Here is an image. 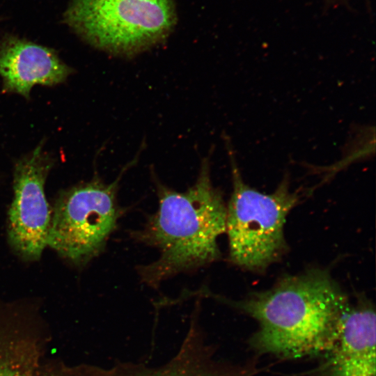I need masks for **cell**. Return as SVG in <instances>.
<instances>
[{
  "mask_svg": "<svg viewBox=\"0 0 376 376\" xmlns=\"http://www.w3.org/2000/svg\"><path fill=\"white\" fill-rule=\"evenodd\" d=\"M70 72L52 49L35 43L12 38L0 49V75L4 88L26 98L34 85L58 84Z\"/></svg>",
  "mask_w": 376,
  "mask_h": 376,
  "instance_id": "10",
  "label": "cell"
},
{
  "mask_svg": "<svg viewBox=\"0 0 376 376\" xmlns=\"http://www.w3.org/2000/svg\"><path fill=\"white\" fill-rule=\"evenodd\" d=\"M51 340L36 310L0 304V376H38Z\"/></svg>",
  "mask_w": 376,
  "mask_h": 376,
  "instance_id": "9",
  "label": "cell"
},
{
  "mask_svg": "<svg viewBox=\"0 0 376 376\" xmlns=\"http://www.w3.org/2000/svg\"><path fill=\"white\" fill-rule=\"evenodd\" d=\"M152 176L158 209L133 236L159 251L156 260L138 268L141 280L157 287L172 276L219 258L217 240L226 232V205L212 185L209 156L202 159L196 181L185 191L173 190Z\"/></svg>",
  "mask_w": 376,
  "mask_h": 376,
  "instance_id": "2",
  "label": "cell"
},
{
  "mask_svg": "<svg viewBox=\"0 0 376 376\" xmlns=\"http://www.w3.org/2000/svg\"><path fill=\"white\" fill-rule=\"evenodd\" d=\"M260 371L256 357L244 363L217 359L197 321L192 320L178 352L164 365L152 368L124 362L102 367L56 359L48 364L42 376H256Z\"/></svg>",
  "mask_w": 376,
  "mask_h": 376,
  "instance_id": "6",
  "label": "cell"
},
{
  "mask_svg": "<svg viewBox=\"0 0 376 376\" xmlns=\"http://www.w3.org/2000/svg\"><path fill=\"white\" fill-rule=\"evenodd\" d=\"M231 167L233 192L226 206V232L229 259L253 272L265 270L287 251L284 225L299 203V191L290 189L285 175L276 190L265 194L246 184L241 175L230 137L222 136Z\"/></svg>",
  "mask_w": 376,
  "mask_h": 376,
  "instance_id": "3",
  "label": "cell"
},
{
  "mask_svg": "<svg viewBox=\"0 0 376 376\" xmlns=\"http://www.w3.org/2000/svg\"><path fill=\"white\" fill-rule=\"evenodd\" d=\"M212 297L251 317L258 328L248 343L257 355L281 359L319 357L338 336L350 301L323 269L282 277L242 300Z\"/></svg>",
  "mask_w": 376,
  "mask_h": 376,
  "instance_id": "1",
  "label": "cell"
},
{
  "mask_svg": "<svg viewBox=\"0 0 376 376\" xmlns=\"http://www.w3.org/2000/svg\"><path fill=\"white\" fill-rule=\"evenodd\" d=\"M376 313L365 296L350 303L335 340L306 376H375Z\"/></svg>",
  "mask_w": 376,
  "mask_h": 376,
  "instance_id": "8",
  "label": "cell"
},
{
  "mask_svg": "<svg viewBox=\"0 0 376 376\" xmlns=\"http://www.w3.org/2000/svg\"><path fill=\"white\" fill-rule=\"evenodd\" d=\"M139 152L111 183L96 178L60 196L51 215L48 246L79 263L102 249L122 214L117 201L119 183L123 174L137 162Z\"/></svg>",
  "mask_w": 376,
  "mask_h": 376,
  "instance_id": "5",
  "label": "cell"
},
{
  "mask_svg": "<svg viewBox=\"0 0 376 376\" xmlns=\"http://www.w3.org/2000/svg\"><path fill=\"white\" fill-rule=\"evenodd\" d=\"M52 164L40 144L15 166L8 236L15 250L25 259H38L47 245L51 214L44 187Z\"/></svg>",
  "mask_w": 376,
  "mask_h": 376,
  "instance_id": "7",
  "label": "cell"
},
{
  "mask_svg": "<svg viewBox=\"0 0 376 376\" xmlns=\"http://www.w3.org/2000/svg\"><path fill=\"white\" fill-rule=\"evenodd\" d=\"M65 19L93 47L130 58L170 36L177 21L175 0H73Z\"/></svg>",
  "mask_w": 376,
  "mask_h": 376,
  "instance_id": "4",
  "label": "cell"
}]
</instances>
